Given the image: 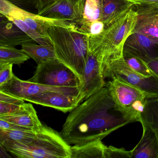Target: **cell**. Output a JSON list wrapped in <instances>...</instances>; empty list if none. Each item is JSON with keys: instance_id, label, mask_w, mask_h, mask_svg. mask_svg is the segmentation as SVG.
Instances as JSON below:
<instances>
[{"instance_id": "obj_1", "label": "cell", "mask_w": 158, "mask_h": 158, "mask_svg": "<svg viewBox=\"0 0 158 158\" xmlns=\"http://www.w3.org/2000/svg\"><path fill=\"white\" fill-rule=\"evenodd\" d=\"M132 123L120 111L105 86L70 112L60 133L69 145L83 144L102 140Z\"/></svg>"}, {"instance_id": "obj_28", "label": "cell", "mask_w": 158, "mask_h": 158, "mask_svg": "<svg viewBox=\"0 0 158 158\" xmlns=\"http://www.w3.org/2000/svg\"><path fill=\"white\" fill-rule=\"evenodd\" d=\"M78 28L88 35H96L104 30L105 25L101 21H97L83 26L78 27Z\"/></svg>"}, {"instance_id": "obj_33", "label": "cell", "mask_w": 158, "mask_h": 158, "mask_svg": "<svg viewBox=\"0 0 158 158\" xmlns=\"http://www.w3.org/2000/svg\"><path fill=\"white\" fill-rule=\"evenodd\" d=\"M0 129L31 130L2 119H0Z\"/></svg>"}, {"instance_id": "obj_14", "label": "cell", "mask_w": 158, "mask_h": 158, "mask_svg": "<svg viewBox=\"0 0 158 158\" xmlns=\"http://www.w3.org/2000/svg\"><path fill=\"white\" fill-rule=\"evenodd\" d=\"M35 41L12 21L0 15V46L15 47Z\"/></svg>"}, {"instance_id": "obj_35", "label": "cell", "mask_w": 158, "mask_h": 158, "mask_svg": "<svg viewBox=\"0 0 158 158\" xmlns=\"http://www.w3.org/2000/svg\"><path fill=\"white\" fill-rule=\"evenodd\" d=\"M54 0H37V10L38 13L41 11L43 9L53 2ZM37 13V14H38Z\"/></svg>"}, {"instance_id": "obj_8", "label": "cell", "mask_w": 158, "mask_h": 158, "mask_svg": "<svg viewBox=\"0 0 158 158\" xmlns=\"http://www.w3.org/2000/svg\"><path fill=\"white\" fill-rule=\"evenodd\" d=\"M0 15L3 16L12 15L19 17L37 33L49 40L50 39L48 31L52 27L69 28H75L78 27L73 22L52 19L32 13L16 7L7 0H0Z\"/></svg>"}, {"instance_id": "obj_20", "label": "cell", "mask_w": 158, "mask_h": 158, "mask_svg": "<svg viewBox=\"0 0 158 158\" xmlns=\"http://www.w3.org/2000/svg\"><path fill=\"white\" fill-rule=\"evenodd\" d=\"M134 32L158 39V13L138 14Z\"/></svg>"}, {"instance_id": "obj_30", "label": "cell", "mask_w": 158, "mask_h": 158, "mask_svg": "<svg viewBox=\"0 0 158 158\" xmlns=\"http://www.w3.org/2000/svg\"><path fill=\"white\" fill-rule=\"evenodd\" d=\"M16 7L25 10H32L33 9L37 10V0H7Z\"/></svg>"}, {"instance_id": "obj_23", "label": "cell", "mask_w": 158, "mask_h": 158, "mask_svg": "<svg viewBox=\"0 0 158 158\" xmlns=\"http://www.w3.org/2000/svg\"><path fill=\"white\" fill-rule=\"evenodd\" d=\"M23 50L15 47L0 46V64H11L20 65L30 59Z\"/></svg>"}, {"instance_id": "obj_16", "label": "cell", "mask_w": 158, "mask_h": 158, "mask_svg": "<svg viewBox=\"0 0 158 158\" xmlns=\"http://www.w3.org/2000/svg\"><path fill=\"white\" fill-rule=\"evenodd\" d=\"M143 134L140 141L132 150V158H158V141L152 129L141 124Z\"/></svg>"}, {"instance_id": "obj_18", "label": "cell", "mask_w": 158, "mask_h": 158, "mask_svg": "<svg viewBox=\"0 0 158 158\" xmlns=\"http://www.w3.org/2000/svg\"><path fill=\"white\" fill-rule=\"evenodd\" d=\"M106 147L100 139L74 145L71 147V158H104Z\"/></svg>"}, {"instance_id": "obj_10", "label": "cell", "mask_w": 158, "mask_h": 158, "mask_svg": "<svg viewBox=\"0 0 158 158\" xmlns=\"http://www.w3.org/2000/svg\"><path fill=\"white\" fill-rule=\"evenodd\" d=\"M0 90L27 101L30 97L46 91L61 92L73 96H80L79 88L52 86L23 80L14 74L8 83L0 86Z\"/></svg>"}, {"instance_id": "obj_24", "label": "cell", "mask_w": 158, "mask_h": 158, "mask_svg": "<svg viewBox=\"0 0 158 158\" xmlns=\"http://www.w3.org/2000/svg\"><path fill=\"white\" fill-rule=\"evenodd\" d=\"M101 16V0H85L83 18L77 23L81 27L97 21H100Z\"/></svg>"}, {"instance_id": "obj_32", "label": "cell", "mask_w": 158, "mask_h": 158, "mask_svg": "<svg viewBox=\"0 0 158 158\" xmlns=\"http://www.w3.org/2000/svg\"><path fill=\"white\" fill-rule=\"evenodd\" d=\"M0 102L19 105H22L24 103V100L5 93L1 90H0Z\"/></svg>"}, {"instance_id": "obj_29", "label": "cell", "mask_w": 158, "mask_h": 158, "mask_svg": "<svg viewBox=\"0 0 158 158\" xmlns=\"http://www.w3.org/2000/svg\"><path fill=\"white\" fill-rule=\"evenodd\" d=\"M13 65L11 64H0V86L8 83L12 78Z\"/></svg>"}, {"instance_id": "obj_17", "label": "cell", "mask_w": 158, "mask_h": 158, "mask_svg": "<svg viewBox=\"0 0 158 158\" xmlns=\"http://www.w3.org/2000/svg\"><path fill=\"white\" fill-rule=\"evenodd\" d=\"M101 16L100 21L105 27L126 13L134 5L125 0H101Z\"/></svg>"}, {"instance_id": "obj_22", "label": "cell", "mask_w": 158, "mask_h": 158, "mask_svg": "<svg viewBox=\"0 0 158 158\" xmlns=\"http://www.w3.org/2000/svg\"><path fill=\"white\" fill-rule=\"evenodd\" d=\"M37 132L34 130L0 129V143L9 140L27 144L35 138Z\"/></svg>"}, {"instance_id": "obj_12", "label": "cell", "mask_w": 158, "mask_h": 158, "mask_svg": "<svg viewBox=\"0 0 158 158\" xmlns=\"http://www.w3.org/2000/svg\"><path fill=\"white\" fill-rule=\"evenodd\" d=\"M27 101L54 108L64 113L71 112L82 102L81 96H73L54 91L39 93L30 97Z\"/></svg>"}, {"instance_id": "obj_37", "label": "cell", "mask_w": 158, "mask_h": 158, "mask_svg": "<svg viewBox=\"0 0 158 158\" xmlns=\"http://www.w3.org/2000/svg\"><path fill=\"white\" fill-rule=\"evenodd\" d=\"M69 1L75 3H79L85 1V0H69Z\"/></svg>"}, {"instance_id": "obj_13", "label": "cell", "mask_w": 158, "mask_h": 158, "mask_svg": "<svg viewBox=\"0 0 158 158\" xmlns=\"http://www.w3.org/2000/svg\"><path fill=\"white\" fill-rule=\"evenodd\" d=\"M85 1L75 3L69 0H54L37 14L57 20L77 23L83 18Z\"/></svg>"}, {"instance_id": "obj_19", "label": "cell", "mask_w": 158, "mask_h": 158, "mask_svg": "<svg viewBox=\"0 0 158 158\" xmlns=\"http://www.w3.org/2000/svg\"><path fill=\"white\" fill-rule=\"evenodd\" d=\"M22 49L33 59L37 65L57 58L53 49L40 44H35L34 42L22 45Z\"/></svg>"}, {"instance_id": "obj_31", "label": "cell", "mask_w": 158, "mask_h": 158, "mask_svg": "<svg viewBox=\"0 0 158 158\" xmlns=\"http://www.w3.org/2000/svg\"><path fill=\"white\" fill-rule=\"evenodd\" d=\"M22 105L0 102V115H6L13 113L19 110Z\"/></svg>"}, {"instance_id": "obj_4", "label": "cell", "mask_w": 158, "mask_h": 158, "mask_svg": "<svg viewBox=\"0 0 158 158\" xmlns=\"http://www.w3.org/2000/svg\"><path fill=\"white\" fill-rule=\"evenodd\" d=\"M7 151L19 158H71V147L60 133L46 125L37 132L35 138L27 144L4 141Z\"/></svg>"}, {"instance_id": "obj_7", "label": "cell", "mask_w": 158, "mask_h": 158, "mask_svg": "<svg viewBox=\"0 0 158 158\" xmlns=\"http://www.w3.org/2000/svg\"><path fill=\"white\" fill-rule=\"evenodd\" d=\"M104 78H116L127 83L145 93L149 98H158V77L153 74L146 77L133 71L123 57L107 64L104 72Z\"/></svg>"}, {"instance_id": "obj_21", "label": "cell", "mask_w": 158, "mask_h": 158, "mask_svg": "<svg viewBox=\"0 0 158 158\" xmlns=\"http://www.w3.org/2000/svg\"><path fill=\"white\" fill-rule=\"evenodd\" d=\"M139 122L152 129L158 141V98L148 100L140 114Z\"/></svg>"}, {"instance_id": "obj_11", "label": "cell", "mask_w": 158, "mask_h": 158, "mask_svg": "<svg viewBox=\"0 0 158 158\" xmlns=\"http://www.w3.org/2000/svg\"><path fill=\"white\" fill-rule=\"evenodd\" d=\"M123 54L136 56L147 63L158 58V39L134 32L126 41Z\"/></svg>"}, {"instance_id": "obj_6", "label": "cell", "mask_w": 158, "mask_h": 158, "mask_svg": "<svg viewBox=\"0 0 158 158\" xmlns=\"http://www.w3.org/2000/svg\"><path fill=\"white\" fill-rule=\"evenodd\" d=\"M27 81L52 86L79 88L82 84L79 76L57 58L37 65L35 74Z\"/></svg>"}, {"instance_id": "obj_2", "label": "cell", "mask_w": 158, "mask_h": 158, "mask_svg": "<svg viewBox=\"0 0 158 158\" xmlns=\"http://www.w3.org/2000/svg\"><path fill=\"white\" fill-rule=\"evenodd\" d=\"M133 7L105 27L101 34L88 35L89 49L103 58L105 68L110 62L123 56L125 43L134 33L138 20V13Z\"/></svg>"}, {"instance_id": "obj_5", "label": "cell", "mask_w": 158, "mask_h": 158, "mask_svg": "<svg viewBox=\"0 0 158 158\" xmlns=\"http://www.w3.org/2000/svg\"><path fill=\"white\" fill-rule=\"evenodd\" d=\"M112 98L123 114L133 123L139 121V116L149 99L140 89L116 78L106 83Z\"/></svg>"}, {"instance_id": "obj_34", "label": "cell", "mask_w": 158, "mask_h": 158, "mask_svg": "<svg viewBox=\"0 0 158 158\" xmlns=\"http://www.w3.org/2000/svg\"><path fill=\"white\" fill-rule=\"evenodd\" d=\"M146 64L153 73L158 77V58Z\"/></svg>"}, {"instance_id": "obj_15", "label": "cell", "mask_w": 158, "mask_h": 158, "mask_svg": "<svg viewBox=\"0 0 158 158\" xmlns=\"http://www.w3.org/2000/svg\"><path fill=\"white\" fill-rule=\"evenodd\" d=\"M0 119L21 126L28 129L39 131L43 124L39 119L36 111L30 103H24L15 112L0 115Z\"/></svg>"}, {"instance_id": "obj_27", "label": "cell", "mask_w": 158, "mask_h": 158, "mask_svg": "<svg viewBox=\"0 0 158 158\" xmlns=\"http://www.w3.org/2000/svg\"><path fill=\"white\" fill-rule=\"evenodd\" d=\"M104 158H132V151H127L124 148L106 147L104 151Z\"/></svg>"}, {"instance_id": "obj_36", "label": "cell", "mask_w": 158, "mask_h": 158, "mask_svg": "<svg viewBox=\"0 0 158 158\" xmlns=\"http://www.w3.org/2000/svg\"><path fill=\"white\" fill-rule=\"evenodd\" d=\"M7 149L6 148L0 144V158H11V156H10L7 152Z\"/></svg>"}, {"instance_id": "obj_3", "label": "cell", "mask_w": 158, "mask_h": 158, "mask_svg": "<svg viewBox=\"0 0 158 158\" xmlns=\"http://www.w3.org/2000/svg\"><path fill=\"white\" fill-rule=\"evenodd\" d=\"M48 34L57 59L73 70L82 81L88 53V35L78 27H52Z\"/></svg>"}, {"instance_id": "obj_25", "label": "cell", "mask_w": 158, "mask_h": 158, "mask_svg": "<svg viewBox=\"0 0 158 158\" xmlns=\"http://www.w3.org/2000/svg\"><path fill=\"white\" fill-rule=\"evenodd\" d=\"M123 58L127 65L135 73L146 77H149L154 74L146 63L139 58L127 54H123Z\"/></svg>"}, {"instance_id": "obj_26", "label": "cell", "mask_w": 158, "mask_h": 158, "mask_svg": "<svg viewBox=\"0 0 158 158\" xmlns=\"http://www.w3.org/2000/svg\"><path fill=\"white\" fill-rule=\"evenodd\" d=\"M138 8L139 15L158 13V0H125Z\"/></svg>"}, {"instance_id": "obj_9", "label": "cell", "mask_w": 158, "mask_h": 158, "mask_svg": "<svg viewBox=\"0 0 158 158\" xmlns=\"http://www.w3.org/2000/svg\"><path fill=\"white\" fill-rule=\"evenodd\" d=\"M105 67L103 58L97 52L89 49L80 87L82 102L105 86Z\"/></svg>"}]
</instances>
